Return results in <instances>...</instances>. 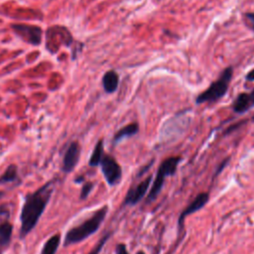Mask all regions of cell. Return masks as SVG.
I'll use <instances>...</instances> for the list:
<instances>
[{"mask_svg":"<svg viewBox=\"0 0 254 254\" xmlns=\"http://www.w3.org/2000/svg\"><path fill=\"white\" fill-rule=\"evenodd\" d=\"M253 106L251 98L249 93H240L237 95V97L235 98L233 105H232V109L235 113L237 114H242L244 112H246L247 110H249V108H251Z\"/></svg>","mask_w":254,"mask_h":254,"instance_id":"10","label":"cell"},{"mask_svg":"<svg viewBox=\"0 0 254 254\" xmlns=\"http://www.w3.org/2000/svg\"><path fill=\"white\" fill-rule=\"evenodd\" d=\"M93 184L92 183H90V182H88V183H85L83 186H82V188H81V191H80V198L81 199H85L87 196H88V194L90 193V191H91V190L93 189Z\"/></svg>","mask_w":254,"mask_h":254,"instance_id":"18","label":"cell"},{"mask_svg":"<svg viewBox=\"0 0 254 254\" xmlns=\"http://www.w3.org/2000/svg\"><path fill=\"white\" fill-rule=\"evenodd\" d=\"M17 166L10 165L5 172L0 176V184H6L14 182L17 179Z\"/></svg>","mask_w":254,"mask_h":254,"instance_id":"16","label":"cell"},{"mask_svg":"<svg viewBox=\"0 0 254 254\" xmlns=\"http://www.w3.org/2000/svg\"><path fill=\"white\" fill-rule=\"evenodd\" d=\"M115 252H116V254H129L128 251H127L126 245L123 244V243H120V244H118V245L116 246Z\"/></svg>","mask_w":254,"mask_h":254,"instance_id":"20","label":"cell"},{"mask_svg":"<svg viewBox=\"0 0 254 254\" xmlns=\"http://www.w3.org/2000/svg\"><path fill=\"white\" fill-rule=\"evenodd\" d=\"M246 80L254 81V68L251 69V70L246 74Z\"/></svg>","mask_w":254,"mask_h":254,"instance_id":"22","label":"cell"},{"mask_svg":"<svg viewBox=\"0 0 254 254\" xmlns=\"http://www.w3.org/2000/svg\"><path fill=\"white\" fill-rule=\"evenodd\" d=\"M99 165L104 179L109 186H115L121 181L122 169L112 156L103 155Z\"/></svg>","mask_w":254,"mask_h":254,"instance_id":"5","label":"cell"},{"mask_svg":"<svg viewBox=\"0 0 254 254\" xmlns=\"http://www.w3.org/2000/svg\"><path fill=\"white\" fill-rule=\"evenodd\" d=\"M53 183H46L36 191L25 196L20 214V237H26L37 225L53 193Z\"/></svg>","mask_w":254,"mask_h":254,"instance_id":"1","label":"cell"},{"mask_svg":"<svg viewBox=\"0 0 254 254\" xmlns=\"http://www.w3.org/2000/svg\"><path fill=\"white\" fill-rule=\"evenodd\" d=\"M137 254H145L143 251H139V252H137Z\"/></svg>","mask_w":254,"mask_h":254,"instance_id":"24","label":"cell"},{"mask_svg":"<svg viewBox=\"0 0 254 254\" xmlns=\"http://www.w3.org/2000/svg\"><path fill=\"white\" fill-rule=\"evenodd\" d=\"M244 122H245V121H243V122H242V121H240V122H238V123H236V124H234V125H231V126L226 130V132H225V133H226V134L231 133L232 131H234L235 129H237L239 126H241Z\"/></svg>","mask_w":254,"mask_h":254,"instance_id":"21","label":"cell"},{"mask_svg":"<svg viewBox=\"0 0 254 254\" xmlns=\"http://www.w3.org/2000/svg\"><path fill=\"white\" fill-rule=\"evenodd\" d=\"M252 119H253V120H254V117H253V118H252Z\"/></svg>","mask_w":254,"mask_h":254,"instance_id":"26","label":"cell"},{"mask_svg":"<svg viewBox=\"0 0 254 254\" xmlns=\"http://www.w3.org/2000/svg\"><path fill=\"white\" fill-rule=\"evenodd\" d=\"M243 21L245 25L254 32V12H247L243 15Z\"/></svg>","mask_w":254,"mask_h":254,"instance_id":"17","label":"cell"},{"mask_svg":"<svg viewBox=\"0 0 254 254\" xmlns=\"http://www.w3.org/2000/svg\"><path fill=\"white\" fill-rule=\"evenodd\" d=\"M119 84V75L114 70H108L102 77V85L107 93H113L116 91Z\"/></svg>","mask_w":254,"mask_h":254,"instance_id":"11","label":"cell"},{"mask_svg":"<svg viewBox=\"0 0 254 254\" xmlns=\"http://www.w3.org/2000/svg\"><path fill=\"white\" fill-rule=\"evenodd\" d=\"M249 95H250V98H251L252 104H253V106H254V89L251 91V93H249Z\"/></svg>","mask_w":254,"mask_h":254,"instance_id":"23","label":"cell"},{"mask_svg":"<svg viewBox=\"0 0 254 254\" xmlns=\"http://www.w3.org/2000/svg\"><path fill=\"white\" fill-rule=\"evenodd\" d=\"M103 140H99L93 151H92V154L90 156V159H89V166L90 167H96L100 164L101 162V159L103 157Z\"/></svg>","mask_w":254,"mask_h":254,"instance_id":"15","label":"cell"},{"mask_svg":"<svg viewBox=\"0 0 254 254\" xmlns=\"http://www.w3.org/2000/svg\"><path fill=\"white\" fill-rule=\"evenodd\" d=\"M3 195H4V192H3V191H0V197L3 196Z\"/></svg>","mask_w":254,"mask_h":254,"instance_id":"25","label":"cell"},{"mask_svg":"<svg viewBox=\"0 0 254 254\" xmlns=\"http://www.w3.org/2000/svg\"><path fill=\"white\" fill-rule=\"evenodd\" d=\"M13 226L10 222H3L0 224V245L7 246L10 243Z\"/></svg>","mask_w":254,"mask_h":254,"instance_id":"14","label":"cell"},{"mask_svg":"<svg viewBox=\"0 0 254 254\" xmlns=\"http://www.w3.org/2000/svg\"><path fill=\"white\" fill-rule=\"evenodd\" d=\"M152 181V177L149 176L145 180H143L141 183L136 185L135 187L131 188L128 192L126 193V196L124 198V205H134L137 202H139L144 195L147 193V190L150 187Z\"/></svg>","mask_w":254,"mask_h":254,"instance_id":"7","label":"cell"},{"mask_svg":"<svg viewBox=\"0 0 254 254\" xmlns=\"http://www.w3.org/2000/svg\"><path fill=\"white\" fill-rule=\"evenodd\" d=\"M209 199V194L207 192H199L195 197L194 199L182 211V213L180 214L179 216V219H178V223H179V226L180 228L182 227V225L184 224V221H185V218L187 216H189L190 214L191 213H194L196 211H198L199 209H201L208 201Z\"/></svg>","mask_w":254,"mask_h":254,"instance_id":"8","label":"cell"},{"mask_svg":"<svg viewBox=\"0 0 254 254\" xmlns=\"http://www.w3.org/2000/svg\"><path fill=\"white\" fill-rule=\"evenodd\" d=\"M181 160H182L181 157L175 156V157L167 158L166 160H164L161 163V165L157 171L155 181H154V183L151 187V190L148 193V196H147L149 201L154 200L158 196V194L160 193V191L164 186V182H165L166 178L168 176H172L176 173L178 165L181 162Z\"/></svg>","mask_w":254,"mask_h":254,"instance_id":"4","label":"cell"},{"mask_svg":"<svg viewBox=\"0 0 254 254\" xmlns=\"http://www.w3.org/2000/svg\"><path fill=\"white\" fill-rule=\"evenodd\" d=\"M11 27L17 35H19L30 44L37 46L41 43V28L37 26H30L27 24H13Z\"/></svg>","mask_w":254,"mask_h":254,"instance_id":"6","label":"cell"},{"mask_svg":"<svg viewBox=\"0 0 254 254\" xmlns=\"http://www.w3.org/2000/svg\"><path fill=\"white\" fill-rule=\"evenodd\" d=\"M108 212V206L103 205L101 208L97 209L90 217L84 220L77 226L70 228L64 237V246L75 244L83 241L93 233H95L100 227L101 223L105 219Z\"/></svg>","mask_w":254,"mask_h":254,"instance_id":"2","label":"cell"},{"mask_svg":"<svg viewBox=\"0 0 254 254\" xmlns=\"http://www.w3.org/2000/svg\"><path fill=\"white\" fill-rule=\"evenodd\" d=\"M138 132H139L138 123H136V122L129 123L117 131V133L114 135L113 142L118 143L119 141H121L125 138H129V137L136 135Z\"/></svg>","mask_w":254,"mask_h":254,"instance_id":"12","label":"cell"},{"mask_svg":"<svg viewBox=\"0 0 254 254\" xmlns=\"http://www.w3.org/2000/svg\"><path fill=\"white\" fill-rule=\"evenodd\" d=\"M232 75H233V68L231 66L224 68L223 71L220 73L219 77L216 80H214L208 86V88H206L203 92L197 95V97L195 98V103L196 104H201L205 102L211 103L223 97L228 90Z\"/></svg>","mask_w":254,"mask_h":254,"instance_id":"3","label":"cell"},{"mask_svg":"<svg viewBox=\"0 0 254 254\" xmlns=\"http://www.w3.org/2000/svg\"><path fill=\"white\" fill-rule=\"evenodd\" d=\"M80 148L77 142H71L64 153L63 160V171L64 173H70L76 166L79 160Z\"/></svg>","mask_w":254,"mask_h":254,"instance_id":"9","label":"cell"},{"mask_svg":"<svg viewBox=\"0 0 254 254\" xmlns=\"http://www.w3.org/2000/svg\"><path fill=\"white\" fill-rule=\"evenodd\" d=\"M61 243V234H55L44 244L41 254H56Z\"/></svg>","mask_w":254,"mask_h":254,"instance_id":"13","label":"cell"},{"mask_svg":"<svg viewBox=\"0 0 254 254\" xmlns=\"http://www.w3.org/2000/svg\"><path fill=\"white\" fill-rule=\"evenodd\" d=\"M109 236H110V234H106V235H104V236L100 239V241L97 243V245L92 249V251H91L89 254H99V252H100V251H101V249L103 248L104 244H105V243H106V241L108 240Z\"/></svg>","mask_w":254,"mask_h":254,"instance_id":"19","label":"cell"}]
</instances>
